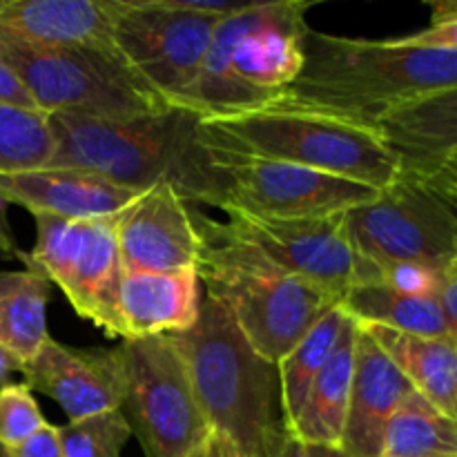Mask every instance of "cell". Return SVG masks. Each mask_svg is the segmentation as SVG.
Segmentation results:
<instances>
[{
    "label": "cell",
    "mask_w": 457,
    "mask_h": 457,
    "mask_svg": "<svg viewBox=\"0 0 457 457\" xmlns=\"http://www.w3.org/2000/svg\"><path fill=\"white\" fill-rule=\"evenodd\" d=\"M54 150L47 168L98 174L116 186L147 192L168 183L183 201L221 208L226 179L196 138L201 116L170 107L134 119L52 112Z\"/></svg>",
    "instance_id": "obj_2"
},
{
    "label": "cell",
    "mask_w": 457,
    "mask_h": 457,
    "mask_svg": "<svg viewBox=\"0 0 457 457\" xmlns=\"http://www.w3.org/2000/svg\"><path fill=\"white\" fill-rule=\"evenodd\" d=\"M56 143L45 112L0 103V174L47 168Z\"/></svg>",
    "instance_id": "obj_27"
},
{
    "label": "cell",
    "mask_w": 457,
    "mask_h": 457,
    "mask_svg": "<svg viewBox=\"0 0 457 457\" xmlns=\"http://www.w3.org/2000/svg\"><path fill=\"white\" fill-rule=\"evenodd\" d=\"M0 34L27 45L92 49L123 61L107 0H3Z\"/></svg>",
    "instance_id": "obj_19"
},
{
    "label": "cell",
    "mask_w": 457,
    "mask_h": 457,
    "mask_svg": "<svg viewBox=\"0 0 457 457\" xmlns=\"http://www.w3.org/2000/svg\"><path fill=\"white\" fill-rule=\"evenodd\" d=\"M21 369H22V361L0 344V386L9 384V375L21 373Z\"/></svg>",
    "instance_id": "obj_35"
},
{
    "label": "cell",
    "mask_w": 457,
    "mask_h": 457,
    "mask_svg": "<svg viewBox=\"0 0 457 457\" xmlns=\"http://www.w3.org/2000/svg\"><path fill=\"white\" fill-rule=\"evenodd\" d=\"M433 16L431 25L428 27H445V25H457V4L446 0V3H433Z\"/></svg>",
    "instance_id": "obj_34"
},
{
    "label": "cell",
    "mask_w": 457,
    "mask_h": 457,
    "mask_svg": "<svg viewBox=\"0 0 457 457\" xmlns=\"http://www.w3.org/2000/svg\"><path fill=\"white\" fill-rule=\"evenodd\" d=\"M431 295L440 306L446 324L457 333V263H451L445 270L437 272Z\"/></svg>",
    "instance_id": "obj_30"
},
{
    "label": "cell",
    "mask_w": 457,
    "mask_h": 457,
    "mask_svg": "<svg viewBox=\"0 0 457 457\" xmlns=\"http://www.w3.org/2000/svg\"><path fill=\"white\" fill-rule=\"evenodd\" d=\"M186 457H237V453L219 433L208 431V436H205Z\"/></svg>",
    "instance_id": "obj_32"
},
{
    "label": "cell",
    "mask_w": 457,
    "mask_h": 457,
    "mask_svg": "<svg viewBox=\"0 0 457 457\" xmlns=\"http://www.w3.org/2000/svg\"><path fill=\"white\" fill-rule=\"evenodd\" d=\"M382 457H457V420L409 393L388 422Z\"/></svg>",
    "instance_id": "obj_25"
},
{
    "label": "cell",
    "mask_w": 457,
    "mask_h": 457,
    "mask_svg": "<svg viewBox=\"0 0 457 457\" xmlns=\"http://www.w3.org/2000/svg\"><path fill=\"white\" fill-rule=\"evenodd\" d=\"M360 324L344 312L342 330L333 355L312 382L290 436L306 446H342L346 422L348 397H351L353 369H355V339Z\"/></svg>",
    "instance_id": "obj_21"
},
{
    "label": "cell",
    "mask_w": 457,
    "mask_h": 457,
    "mask_svg": "<svg viewBox=\"0 0 457 457\" xmlns=\"http://www.w3.org/2000/svg\"><path fill=\"white\" fill-rule=\"evenodd\" d=\"M116 245L123 275L196 270L201 237L186 201L168 183L143 192L119 214Z\"/></svg>",
    "instance_id": "obj_15"
},
{
    "label": "cell",
    "mask_w": 457,
    "mask_h": 457,
    "mask_svg": "<svg viewBox=\"0 0 457 457\" xmlns=\"http://www.w3.org/2000/svg\"><path fill=\"white\" fill-rule=\"evenodd\" d=\"M196 138L210 154L302 165L375 190L395 179V163L375 128L284 96L235 114L199 119Z\"/></svg>",
    "instance_id": "obj_4"
},
{
    "label": "cell",
    "mask_w": 457,
    "mask_h": 457,
    "mask_svg": "<svg viewBox=\"0 0 457 457\" xmlns=\"http://www.w3.org/2000/svg\"><path fill=\"white\" fill-rule=\"evenodd\" d=\"M12 457H65L62 453L61 440H58V431L54 424H45L43 428L21 442L18 446L9 449Z\"/></svg>",
    "instance_id": "obj_31"
},
{
    "label": "cell",
    "mask_w": 457,
    "mask_h": 457,
    "mask_svg": "<svg viewBox=\"0 0 457 457\" xmlns=\"http://www.w3.org/2000/svg\"><path fill=\"white\" fill-rule=\"evenodd\" d=\"M339 306L361 326H384L400 333L457 342V333L446 324L433 295L413 293L386 281H378L353 286Z\"/></svg>",
    "instance_id": "obj_23"
},
{
    "label": "cell",
    "mask_w": 457,
    "mask_h": 457,
    "mask_svg": "<svg viewBox=\"0 0 457 457\" xmlns=\"http://www.w3.org/2000/svg\"><path fill=\"white\" fill-rule=\"evenodd\" d=\"M279 457H311V455H308V449H306V445H303V442H299L297 437L290 436Z\"/></svg>",
    "instance_id": "obj_36"
},
{
    "label": "cell",
    "mask_w": 457,
    "mask_h": 457,
    "mask_svg": "<svg viewBox=\"0 0 457 457\" xmlns=\"http://www.w3.org/2000/svg\"><path fill=\"white\" fill-rule=\"evenodd\" d=\"M125 391L119 413L145 457H186L208 436L186 364L168 335L119 344Z\"/></svg>",
    "instance_id": "obj_9"
},
{
    "label": "cell",
    "mask_w": 457,
    "mask_h": 457,
    "mask_svg": "<svg viewBox=\"0 0 457 457\" xmlns=\"http://www.w3.org/2000/svg\"><path fill=\"white\" fill-rule=\"evenodd\" d=\"M123 61L168 101H181L199 74L219 21L181 12L170 0H107Z\"/></svg>",
    "instance_id": "obj_11"
},
{
    "label": "cell",
    "mask_w": 457,
    "mask_h": 457,
    "mask_svg": "<svg viewBox=\"0 0 457 457\" xmlns=\"http://www.w3.org/2000/svg\"><path fill=\"white\" fill-rule=\"evenodd\" d=\"M21 248L13 239L12 226L7 219V204L0 199V259H21Z\"/></svg>",
    "instance_id": "obj_33"
},
{
    "label": "cell",
    "mask_w": 457,
    "mask_h": 457,
    "mask_svg": "<svg viewBox=\"0 0 457 457\" xmlns=\"http://www.w3.org/2000/svg\"><path fill=\"white\" fill-rule=\"evenodd\" d=\"M119 214L71 219L34 214L36 245L21 254L27 270L58 286L76 315L112 339H129L120 317L123 268L116 245Z\"/></svg>",
    "instance_id": "obj_8"
},
{
    "label": "cell",
    "mask_w": 457,
    "mask_h": 457,
    "mask_svg": "<svg viewBox=\"0 0 457 457\" xmlns=\"http://www.w3.org/2000/svg\"><path fill=\"white\" fill-rule=\"evenodd\" d=\"M455 205L433 187L393 179L344 217L357 254L384 281L400 268L436 272L457 263Z\"/></svg>",
    "instance_id": "obj_7"
},
{
    "label": "cell",
    "mask_w": 457,
    "mask_h": 457,
    "mask_svg": "<svg viewBox=\"0 0 457 457\" xmlns=\"http://www.w3.org/2000/svg\"><path fill=\"white\" fill-rule=\"evenodd\" d=\"M361 326V324H360ZM384 355L409 379L415 393L457 420V342L400 333L384 326H361Z\"/></svg>",
    "instance_id": "obj_22"
},
{
    "label": "cell",
    "mask_w": 457,
    "mask_h": 457,
    "mask_svg": "<svg viewBox=\"0 0 457 457\" xmlns=\"http://www.w3.org/2000/svg\"><path fill=\"white\" fill-rule=\"evenodd\" d=\"M409 393H413L409 379L360 326L351 397L339 449L353 457H382L384 433Z\"/></svg>",
    "instance_id": "obj_18"
},
{
    "label": "cell",
    "mask_w": 457,
    "mask_h": 457,
    "mask_svg": "<svg viewBox=\"0 0 457 457\" xmlns=\"http://www.w3.org/2000/svg\"><path fill=\"white\" fill-rule=\"evenodd\" d=\"M0 457H12V455H9V449H4L3 445H0Z\"/></svg>",
    "instance_id": "obj_38"
},
{
    "label": "cell",
    "mask_w": 457,
    "mask_h": 457,
    "mask_svg": "<svg viewBox=\"0 0 457 457\" xmlns=\"http://www.w3.org/2000/svg\"><path fill=\"white\" fill-rule=\"evenodd\" d=\"M228 221L210 226L223 239L250 250L297 279L311 281L339 299L360 284H378L379 275L357 254L346 228V212L328 217L277 219L230 210Z\"/></svg>",
    "instance_id": "obj_10"
},
{
    "label": "cell",
    "mask_w": 457,
    "mask_h": 457,
    "mask_svg": "<svg viewBox=\"0 0 457 457\" xmlns=\"http://www.w3.org/2000/svg\"><path fill=\"white\" fill-rule=\"evenodd\" d=\"M143 192L116 186L98 174L74 168H38L0 174V199L29 210V214L94 219L123 212Z\"/></svg>",
    "instance_id": "obj_17"
},
{
    "label": "cell",
    "mask_w": 457,
    "mask_h": 457,
    "mask_svg": "<svg viewBox=\"0 0 457 457\" xmlns=\"http://www.w3.org/2000/svg\"><path fill=\"white\" fill-rule=\"evenodd\" d=\"M373 128L395 163V179L457 201V87L409 98L378 116Z\"/></svg>",
    "instance_id": "obj_14"
},
{
    "label": "cell",
    "mask_w": 457,
    "mask_h": 457,
    "mask_svg": "<svg viewBox=\"0 0 457 457\" xmlns=\"http://www.w3.org/2000/svg\"><path fill=\"white\" fill-rule=\"evenodd\" d=\"M0 61L12 67L45 114L134 119L170 110L128 62L92 49L43 47L0 34Z\"/></svg>",
    "instance_id": "obj_6"
},
{
    "label": "cell",
    "mask_w": 457,
    "mask_h": 457,
    "mask_svg": "<svg viewBox=\"0 0 457 457\" xmlns=\"http://www.w3.org/2000/svg\"><path fill=\"white\" fill-rule=\"evenodd\" d=\"M65 457H123L132 437L128 422L119 411L87 415L56 427Z\"/></svg>",
    "instance_id": "obj_28"
},
{
    "label": "cell",
    "mask_w": 457,
    "mask_h": 457,
    "mask_svg": "<svg viewBox=\"0 0 457 457\" xmlns=\"http://www.w3.org/2000/svg\"><path fill=\"white\" fill-rule=\"evenodd\" d=\"M449 87H457V25L388 40L308 29L302 71L279 96L373 128L391 107Z\"/></svg>",
    "instance_id": "obj_1"
},
{
    "label": "cell",
    "mask_w": 457,
    "mask_h": 457,
    "mask_svg": "<svg viewBox=\"0 0 457 457\" xmlns=\"http://www.w3.org/2000/svg\"><path fill=\"white\" fill-rule=\"evenodd\" d=\"M201 237L199 281L221 303L248 346L263 360H284L342 299L311 281L279 272L250 250L223 239L210 219L192 212Z\"/></svg>",
    "instance_id": "obj_5"
},
{
    "label": "cell",
    "mask_w": 457,
    "mask_h": 457,
    "mask_svg": "<svg viewBox=\"0 0 457 457\" xmlns=\"http://www.w3.org/2000/svg\"><path fill=\"white\" fill-rule=\"evenodd\" d=\"M344 311L342 306L333 308L328 315L321 317L315 324V328L288 353L281 361H277L279 369V382H281V400H284V413L286 422L290 427L297 420L299 411H302L303 400H306L308 391H311L312 382L321 369L326 366L328 357L333 355L335 344H337L339 330H342Z\"/></svg>",
    "instance_id": "obj_26"
},
{
    "label": "cell",
    "mask_w": 457,
    "mask_h": 457,
    "mask_svg": "<svg viewBox=\"0 0 457 457\" xmlns=\"http://www.w3.org/2000/svg\"><path fill=\"white\" fill-rule=\"evenodd\" d=\"M168 337L186 364L210 431L237 457H279L290 437L279 369L248 346L226 308L205 295L196 324Z\"/></svg>",
    "instance_id": "obj_3"
},
{
    "label": "cell",
    "mask_w": 457,
    "mask_h": 457,
    "mask_svg": "<svg viewBox=\"0 0 457 457\" xmlns=\"http://www.w3.org/2000/svg\"><path fill=\"white\" fill-rule=\"evenodd\" d=\"M47 420L40 413L29 386L22 384H4L0 386V445L13 449L27 437L43 428Z\"/></svg>",
    "instance_id": "obj_29"
},
{
    "label": "cell",
    "mask_w": 457,
    "mask_h": 457,
    "mask_svg": "<svg viewBox=\"0 0 457 457\" xmlns=\"http://www.w3.org/2000/svg\"><path fill=\"white\" fill-rule=\"evenodd\" d=\"M29 391L52 397L70 422L119 411L125 379L119 348H71L49 337L21 369Z\"/></svg>",
    "instance_id": "obj_16"
},
{
    "label": "cell",
    "mask_w": 457,
    "mask_h": 457,
    "mask_svg": "<svg viewBox=\"0 0 457 457\" xmlns=\"http://www.w3.org/2000/svg\"><path fill=\"white\" fill-rule=\"evenodd\" d=\"M226 179L223 212L254 217H328L369 204L379 190L335 174L279 161L210 154Z\"/></svg>",
    "instance_id": "obj_12"
},
{
    "label": "cell",
    "mask_w": 457,
    "mask_h": 457,
    "mask_svg": "<svg viewBox=\"0 0 457 457\" xmlns=\"http://www.w3.org/2000/svg\"><path fill=\"white\" fill-rule=\"evenodd\" d=\"M312 0H257L254 7L219 21L212 38L228 52L230 71L248 87L279 96L302 71L306 12Z\"/></svg>",
    "instance_id": "obj_13"
},
{
    "label": "cell",
    "mask_w": 457,
    "mask_h": 457,
    "mask_svg": "<svg viewBox=\"0 0 457 457\" xmlns=\"http://www.w3.org/2000/svg\"><path fill=\"white\" fill-rule=\"evenodd\" d=\"M201 299L196 270L129 272L120 281V317L129 339L190 330Z\"/></svg>",
    "instance_id": "obj_20"
},
{
    "label": "cell",
    "mask_w": 457,
    "mask_h": 457,
    "mask_svg": "<svg viewBox=\"0 0 457 457\" xmlns=\"http://www.w3.org/2000/svg\"><path fill=\"white\" fill-rule=\"evenodd\" d=\"M52 284L29 270L0 272V344L25 364L49 339Z\"/></svg>",
    "instance_id": "obj_24"
},
{
    "label": "cell",
    "mask_w": 457,
    "mask_h": 457,
    "mask_svg": "<svg viewBox=\"0 0 457 457\" xmlns=\"http://www.w3.org/2000/svg\"><path fill=\"white\" fill-rule=\"evenodd\" d=\"M0 4H3V0H0Z\"/></svg>",
    "instance_id": "obj_39"
},
{
    "label": "cell",
    "mask_w": 457,
    "mask_h": 457,
    "mask_svg": "<svg viewBox=\"0 0 457 457\" xmlns=\"http://www.w3.org/2000/svg\"><path fill=\"white\" fill-rule=\"evenodd\" d=\"M306 449L311 457H353L346 451L333 449V446H306Z\"/></svg>",
    "instance_id": "obj_37"
}]
</instances>
